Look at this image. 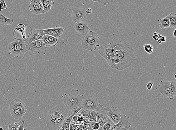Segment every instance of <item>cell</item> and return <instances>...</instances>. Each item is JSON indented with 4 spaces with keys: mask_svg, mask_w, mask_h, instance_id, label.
Masks as SVG:
<instances>
[{
    "mask_svg": "<svg viewBox=\"0 0 176 130\" xmlns=\"http://www.w3.org/2000/svg\"><path fill=\"white\" fill-rule=\"evenodd\" d=\"M116 59L114 68L123 71L128 68L135 61L134 50L132 46L125 43L118 44L114 49Z\"/></svg>",
    "mask_w": 176,
    "mask_h": 130,
    "instance_id": "cell-1",
    "label": "cell"
},
{
    "mask_svg": "<svg viewBox=\"0 0 176 130\" xmlns=\"http://www.w3.org/2000/svg\"><path fill=\"white\" fill-rule=\"evenodd\" d=\"M69 114L64 105H57L48 111L46 126L49 130H58Z\"/></svg>",
    "mask_w": 176,
    "mask_h": 130,
    "instance_id": "cell-2",
    "label": "cell"
},
{
    "mask_svg": "<svg viewBox=\"0 0 176 130\" xmlns=\"http://www.w3.org/2000/svg\"><path fill=\"white\" fill-rule=\"evenodd\" d=\"M176 85L175 81H161L154 91L162 97L173 99L176 95Z\"/></svg>",
    "mask_w": 176,
    "mask_h": 130,
    "instance_id": "cell-3",
    "label": "cell"
},
{
    "mask_svg": "<svg viewBox=\"0 0 176 130\" xmlns=\"http://www.w3.org/2000/svg\"><path fill=\"white\" fill-rule=\"evenodd\" d=\"M78 89H72L69 94H65L62 96L64 105L68 110L71 111L76 108L81 107L83 96L79 95Z\"/></svg>",
    "mask_w": 176,
    "mask_h": 130,
    "instance_id": "cell-4",
    "label": "cell"
},
{
    "mask_svg": "<svg viewBox=\"0 0 176 130\" xmlns=\"http://www.w3.org/2000/svg\"><path fill=\"white\" fill-rule=\"evenodd\" d=\"M100 37L95 32L90 30L83 36L81 45L83 49L90 51H95L97 47L100 46Z\"/></svg>",
    "mask_w": 176,
    "mask_h": 130,
    "instance_id": "cell-5",
    "label": "cell"
},
{
    "mask_svg": "<svg viewBox=\"0 0 176 130\" xmlns=\"http://www.w3.org/2000/svg\"><path fill=\"white\" fill-rule=\"evenodd\" d=\"M10 52L15 57L23 56L27 53L25 44V38L18 39L14 38L12 41L8 44Z\"/></svg>",
    "mask_w": 176,
    "mask_h": 130,
    "instance_id": "cell-6",
    "label": "cell"
},
{
    "mask_svg": "<svg viewBox=\"0 0 176 130\" xmlns=\"http://www.w3.org/2000/svg\"><path fill=\"white\" fill-rule=\"evenodd\" d=\"M83 99L81 107L84 110H89L97 111L99 110L97 98L90 95L89 91L82 94Z\"/></svg>",
    "mask_w": 176,
    "mask_h": 130,
    "instance_id": "cell-7",
    "label": "cell"
},
{
    "mask_svg": "<svg viewBox=\"0 0 176 130\" xmlns=\"http://www.w3.org/2000/svg\"><path fill=\"white\" fill-rule=\"evenodd\" d=\"M26 46L27 51L36 55H41L46 52L47 48L41 40L33 42Z\"/></svg>",
    "mask_w": 176,
    "mask_h": 130,
    "instance_id": "cell-8",
    "label": "cell"
},
{
    "mask_svg": "<svg viewBox=\"0 0 176 130\" xmlns=\"http://www.w3.org/2000/svg\"><path fill=\"white\" fill-rule=\"evenodd\" d=\"M88 14L86 11L83 8H75L72 10L71 18L75 22H84L87 23Z\"/></svg>",
    "mask_w": 176,
    "mask_h": 130,
    "instance_id": "cell-9",
    "label": "cell"
},
{
    "mask_svg": "<svg viewBox=\"0 0 176 130\" xmlns=\"http://www.w3.org/2000/svg\"><path fill=\"white\" fill-rule=\"evenodd\" d=\"M99 110L97 116V122L100 124V126L102 127L104 124L110 120L107 115V112L110 110V108L104 107L101 104H98Z\"/></svg>",
    "mask_w": 176,
    "mask_h": 130,
    "instance_id": "cell-10",
    "label": "cell"
},
{
    "mask_svg": "<svg viewBox=\"0 0 176 130\" xmlns=\"http://www.w3.org/2000/svg\"><path fill=\"white\" fill-rule=\"evenodd\" d=\"M118 43L112 42L109 44H104L99 46V53L105 59L109 56L114 54V48L117 46Z\"/></svg>",
    "mask_w": 176,
    "mask_h": 130,
    "instance_id": "cell-11",
    "label": "cell"
},
{
    "mask_svg": "<svg viewBox=\"0 0 176 130\" xmlns=\"http://www.w3.org/2000/svg\"><path fill=\"white\" fill-rule=\"evenodd\" d=\"M29 7L30 12L33 14L36 15L45 14L40 0H31Z\"/></svg>",
    "mask_w": 176,
    "mask_h": 130,
    "instance_id": "cell-12",
    "label": "cell"
},
{
    "mask_svg": "<svg viewBox=\"0 0 176 130\" xmlns=\"http://www.w3.org/2000/svg\"><path fill=\"white\" fill-rule=\"evenodd\" d=\"M43 29H34L31 32L30 36L25 38L26 46L33 42L41 40L42 37L44 35Z\"/></svg>",
    "mask_w": 176,
    "mask_h": 130,
    "instance_id": "cell-13",
    "label": "cell"
},
{
    "mask_svg": "<svg viewBox=\"0 0 176 130\" xmlns=\"http://www.w3.org/2000/svg\"><path fill=\"white\" fill-rule=\"evenodd\" d=\"M121 113L117 107L112 106L107 112V115L111 121L115 124L120 121L121 116Z\"/></svg>",
    "mask_w": 176,
    "mask_h": 130,
    "instance_id": "cell-14",
    "label": "cell"
},
{
    "mask_svg": "<svg viewBox=\"0 0 176 130\" xmlns=\"http://www.w3.org/2000/svg\"><path fill=\"white\" fill-rule=\"evenodd\" d=\"M129 117L126 115H121L120 121L118 123L114 124L110 130H121L125 127L130 128L131 124L129 122Z\"/></svg>",
    "mask_w": 176,
    "mask_h": 130,
    "instance_id": "cell-15",
    "label": "cell"
},
{
    "mask_svg": "<svg viewBox=\"0 0 176 130\" xmlns=\"http://www.w3.org/2000/svg\"><path fill=\"white\" fill-rule=\"evenodd\" d=\"M9 107L10 109H15L27 112V109L25 103L19 99L12 100L11 101Z\"/></svg>",
    "mask_w": 176,
    "mask_h": 130,
    "instance_id": "cell-16",
    "label": "cell"
},
{
    "mask_svg": "<svg viewBox=\"0 0 176 130\" xmlns=\"http://www.w3.org/2000/svg\"><path fill=\"white\" fill-rule=\"evenodd\" d=\"M75 31L81 34H84L88 31L90 30L88 24L86 22H79L76 23L75 25Z\"/></svg>",
    "mask_w": 176,
    "mask_h": 130,
    "instance_id": "cell-17",
    "label": "cell"
},
{
    "mask_svg": "<svg viewBox=\"0 0 176 130\" xmlns=\"http://www.w3.org/2000/svg\"><path fill=\"white\" fill-rule=\"evenodd\" d=\"M82 109V108H76L73 109V112L72 114L68 116L66 118L65 120H64L63 122L62 125L61 126L60 128H66V129H69V126L74 116L76 114L80 111Z\"/></svg>",
    "mask_w": 176,
    "mask_h": 130,
    "instance_id": "cell-18",
    "label": "cell"
},
{
    "mask_svg": "<svg viewBox=\"0 0 176 130\" xmlns=\"http://www.w3.org/2000/svg\"><path fill=\"white\" fill-rule=\"evenodd\" d=\"M43 6L44 12L47 13L51 10V7L54 4L53 0H40Z\"/></svg>",
    "mask_w": 176,
    "mask_h": 130,
    "instance_id": "cell-19",
    "label": "cell"
},
{
    "mask_svg": "<svg viewBox=\"0 0 176 130\" xmlns=\"http://www.w3.org/2000/svg\"><path fill=\"white\" fill-rule=\"evenodd\" d=\"M11 116L15 120H20L23 118L26 112L14 109H10Z\"/></svg>",
    "mask_w": 176,
    "mask_h": 130,
    "instance_id": "cell-20",
    "label": "cell"
},
{
    "mask_svg": "<svg viewBox=\"0 0 176 130\" xmlns=\"http://www.w3.org/2000/svg\"><path fill=\"white\" fill-rule=\"evenodd\" d=\"M13 19H9L0 12V25L3 26L12 25L13 23Z\"/></svg>",
    "mask_w": 176,
    "mask_h": 130,
    "instance_id": "cell-21",
    "label": "cell"
},
{
    "mask_svg": "<svg viewBox=\"0 0 176 130\" xmlns=\"http://www.w3.org/2000/svg\"><path fill=\"white\" fill-rule=\"evenodd\" d=\"M169 18L170 22V28L176 29V14L174 13H171L166 16Z\"/></svg>",
    "mask_w": 176,
    "mask_h": 130,
    "instance_id": "cell-22",
    "label": "cell"
},
{
    "mask_svg": "<svg viewBox=\"0 0 176 130\" xmlns=\"http://www.w3.org/2000/svg\"><path fill=\"white\" fill-rule=\"evenodd\" d=\"M159 27L161 29H164L169 27L170 22L169 18L166 17L164 18H160L159 20Z\"/></svg>",
    "mask_w": 176,
    "mask_h": 130,
    "instance_id": "cell-23",
    "label": "cell"
},
{
    "mask_svg": "<svg viewBox=\"0 0 176 130\" xmlns=\"http://www.w3.org/2000/svg\"><path fill=\"white\" fill-rule=\"evenodd\" d=\"M81 114L84 117V121L83 123V125L85 126L88 125L90 122L89 118L90 114V110H83Z\"/></svg>",
    "mask_w": 176,
    "mask_h": 130,
    "instance_id": "cell-24",
    "label": "cell"
},
{
    "mask_svg": "<svg viewBox=\"0 0 176 130\" xmlns=\"http://www.w3.org/2000/svg\"><path fill=\"white\" fill-rule=\"evenodd\" d=\"M64 28L62 27L54 28L53 37L57 39L62 37Z\"/></svg>",
    "mask_w": 176,
    "mask_h": 130,
    "instance_id": "cell-25",
    "label": "cell"
},
{
    "mask_svg": "<svg viewBox=\"0 0 176 130\" xmlns=\"http://www.w3.org/2000/svg\"><path fill=\"white\" fill-rule=\"evenodd\" d=\"M105 59L107 61V63H108L109 66H110L111 68H114V64L115 61L116 59V57L115 56L114 54L109 56Z\"/></svg>",
    "mask_w": 176,
    "mask_h": 130,
    "instance_id": "cell-26",
    "label": "cell"
},
{
    "mask_svg": "<svg viewBox=\"0 0 176 130\" xmlns=\"http://www.w3.org/2000/svg\"><path fill=\"white\" fill-rule=\"evenodd\" d=\"M90 122H97V116L98 112L96 111L90 110Z\"/></svg>",
    "mask_w": 176,
    "mask_h": 130,
    "instance_id": "cell-27",
    "label": "cell"
},
{
    "mask_svg": "<svg viewBox=\"0 0 176 130\" xmlns=\"http://www.w3.org/2000/svg\"><path fill=\"white\" fill-rule=\"evenodd\" d=\"M144 49L146 53L150 54L153 52V47L150 44H145L143 46Z\"/></svg>",
    "mask_w": 176,
    "mask_h": 130,
    "instance_id": "cell-28",
    "label": "cell"
},
{
    "mask_svg": "<svg viewBox=\"0 0 176 130\" xmlns=\"http://www.w3.org/2000/svg\"><path fill=\"white\" fill-rule=\"evenodd\" d=\"M47 36L51 43V46H55L58 44L57 38H55L53 36H48V35H47Z\"/></svg>",
    "mask_w": 176,
    "mask_h": 130,
    "instance_id": "cell-29",
    "label": "cell"
},
{
    "mask_svg": "<svg viewBox=\"0 0 176 130\" xmlns=\"http://www.w3.org/2000/svg\"><path fill=\"white\" fill-rule=\"evenodd\" d=\"M114 124L109 120L102 127L103 130H110L111 128L114 125Z\"/></svg>",
    "mask_w": 176,
    "mask_h": 130,
    "instance_id": "cell-30",
    "label": "cell"
},
{
    "mask_svg": "<svg viewBox=\"0 0 176 130\" xmlns=\"http://www.w3.org/2000/svg\"><path fill=\"white\" fill-rule=\"evenodd\" d=\"M41 40L44 44H45L46 47L48 48L51 47V43H50L49 40L47 38V35H44V36L42 37Z\"/></svg>",
    "mask_w": 176,
    "mask_h": 130,
    "instance_id": "cell-31",
    "label": "cell"
},
{
    "mask_svg": "<svg viewBox=\"0 0 176 130\" xmlns=\"http://www.w3.org/2000/svg\"><path fill=\"white\" fill-rule=\"evenodd\" d=\"M19 126L18 122H14L8 126V130H17Z\"/></svg>",
    "mask_w": 176,
    "mask_h": 130,
    "instance_id": "cell-32",
    "label": "cell"
},
{
    "mask_svg": "<svg viewBox=\"0 0 176 130\" xmlns=\"http://www.w3.org/2000/svg\"><path fill=\"white\" fill-rule=\"evenodd\" d=\"M114 1V0H95V2H99L104 6H106L107 5L110 4Z\"/></svg>",
    "mask_w": 176,
    "mask_h": 130,
    "instance_id": "cell-33",
    "label": "cell"
},
{
    "mask_svg": "<svg viewBox=\"0 0 176 130\" xmlns=\"http://www.w3.org/2000/svg\"><path fill=\"white\" fill-rule=\"evenodd\" d=\"M43 31L44 35H48V36H53L54 28L43 29Z\"/></svg>",
    "mask_w": 176,
    "mask_h": 130,
    "instance_id": "cell-34",
    "label": "cell"
},
{
    "mask_svg": "<svg viewBox=\"0 0 176 130\" xmlns=\"http://www.w3.org/2000/svg\"><path fill=\"white\" fill-rule=\"evenodd\" d=\"M25 26L23 25V24H20L18 25L17 27L16 28V30L17 31H19L20 32H21L22 35H23V38H25V37L24 36L23 31L24 29H25Z\"/></svg>",
    "mask_w": 176,
    "mask_h": 130,
    "instance_id": "cell-35",
    "label": "cell"
},
{
    "mask_svg": "<svg viewBox=\"0 0 176 130\" xmlns=\"http://www.w3.org/2000/svg\"><path fill=\"white\" fill-rule=\"evenodd\" d=\"M5 9H8V7L5 2V0H0V12L2 10Z\"/></svg>",
    "mask_w": 176,
    "mask_h": 130,
    "instance_id": "cell-36",
    "label": "cell"
},
{
    "mask_svg": "<svg viewBox=\"0 0 176 130\" xmlns=\"http://www.w3.org/2000/svg\"><path fill=\"white\" fill-rule=\"evenodd\" d=\"M77 119L78 122L79 124H82L84 121V117L81 113H77Z\"/></svg>",
    "mask_w": 176,
    "mask_h": 130,
    "instance_id": "cell-37",
    "label": "cell"
},
{
    "mask_svg": "<svg viewBox=\"0 0 176 130\" xmlns=\"http://www.w3.org/2000/svg\"><path fill=\"white\" fill-rule=\"evenodd\" d=\"M24 123H25V121L24 120H20L19 122H18L19 126H18L17 130H26L24 128Z\"/></svg>",
    "mask_w": 176,
    "mask_h": 130,
    "instance_id": "cell-38",
    "label": "cell"
},
{
    "mask_svg": "<svg viewBox=\"0 0 176 130\" xmlns=\"http://www.w3.org/2000/svg\"><path fill=\"white\" fill-rule=\"evenodd\" d=\"M154 83V82L152 81H150L148 83V84L146 85V88H147L148 90L150 91L151 90L153 87Z\"/></svg>",
    "mask_w": 176,
    "mask_h": 130,
    "instance_id": "cell-39",
    "label": "cell"
},
{
    "mask_svg": "<svg viewBox=\"0 0 176 130\" xmlns=\"http://www.w3.org/2000/svg\"><path fill=\"white\" fill-rule=\"evenodd\" d=\"M100 124L96 122H94L93 126H92V130H98L100 128Z\"/></svg>",
    "mask_w": 176,
    "mask_h": 130,
    "instance_id": "cell-40",
    "label": "cell"
},
{
    "mask_svg": "<svg viewBox=\"0 0 176 130\" xmlns=\"http://www.w3.org/2000/svg\"><path fill=\"white\" fill-rule=\"evenodd\" d=\"M152 38L155 41H157L159 39V34L156 32H154V33L153 36L152 37Z\"/></svg>",
    "mask_w": 176,
    "mask_h": 130,
    "instance_id": "cell-41",
    "label": "cell"
},
{
    "mask_svg": "<svg viewBox=\"0 0 176 130\" xmlns=\"http://www.w3.org/2000/svg\"><path fill=\"white\" fill-rule=\"evenodd\" d=\"M76 126L77 130H82L85 128L83 124H76Z\"/></svg>",
    "mask_w": 176,
    "mask_h": 130,
    "instance_id": "cell-42",
    "label": "cell"
},
{
    "mask_svg": "<svg viewBox=\"0 0 176 130\" xmlns=\"http://www.w3.org/2000/svg\"><path fill=\"white\" fill-rule=\"evenodd\" d=\"M69 130H77L76 127V124L70 123L69 126Z\"/></svg>",
    "mask_w": 176,
    "mask_h": 130,
    "instance_id": "cell-43",
    "label": "cell"
},
{
    "mask_svg": "<svg viewBox=\"0 0 176 130\" xmlns=\"http://www.w3.org/2000/svg\"><path fill=\"white\" fill-rule=\"evenodd\" d=\"M160 39L162 42H166V37L165 36H162Z\"/></svg>",
    "mask_w": 176,
    "mask_h": 130,
    "instance_id": "cell-44",
    "label": "cell"
},
{
    "mask_svg": "<svg viewBox=\"0 0 176 130\" xmlns=\"http://www.w3.org/2000/svg\"><path fill=\"white\" fill-rule=\"evenodd\" d=\"M86 12L87 14H90L92 12V10L90 8H88L86 10Z\"/></svg>",
    "mask_w": 176,
    "mask_h": 130,
    "instance_id": "cell-45",
    "label": "cell"
},
{
    "mask_svg": "<svg viewBox=\"0 0 176 130\" xmlns=\"http://www.w3.org/2000/svg\"><path fill=\"white\" fill-rule=\"evenodd\" d=\"M95 0H84V1L87 3H92L95 2Z\"/></svg>",
    "mask_w": 176,
    "mask_h": 130,
    "instance_id": "cell-46",
    "label": "cell"
},
{
    "mask_svg": "<svg viewBox=\"0 0 176 130\" xmlns=\"http://www.w3.org/2000/svg\"><path fill=\"white\" fill-rule=\"evenodd\" d=\"M176 29H175V30L174 31V32L173 33V37H174V38H176Z\"/></svg>",
    "mask_w": 176,
    "mask_h": 130,
    "instance_id": "cell-47",
    "label": "cell"
},
{
    "mask_svg": "<svg viewBox=\"0 0 176 130\" xmlns=\"http://www.w3.org/2000/svg\"><path fill=\"white\" fill-rule=\"evenodd\" d=\"M59 129H60V130H70L69 129H66V128H59Z\"/></svg>",
    "mask_w": 176,
    "mask_h": 130,
    "instance_id": "cell-48",
    "label": "cell"
},
{
    "mask_svg": "<svg viewBox=\"0 0 176 130\" xmlns=\"http://www.w3.org/2000/svg\"><path fill=\"white\" fill-rule=\"evenodd\" d=\"M157 42H158V43L159 44H161V43H162V42L161 41L160 39H159L157 40Z\"/></svg>",
    "mask_w": 176,
    "mask_h": 130,
    "instance_id": "cell-49",
    "label": "cell"
},
{
    "mask_svg": "<svg viewBox=\"0 0 176 130\" xmlns=\"http://www.w3.org/2000/svg\"><path fill=\"white\" fill-rule=\"evenodd\" d=\"M98 130H103L102 129V127H100V128H99V129H98Z\"/></svg>",
    "mask_w": 176,
    "mask_h": 130,
    "instance_id": "cell-50",
    "label": "cell"
},
{
    "mask_svg": "<svg viewBox=\"0 0 176 130\" xmlns=\"http://www.w3.org/2000/svg\"><path fill=\"white\" fill-rule=\"evenodd\" d=\"M0 130H3V128L2 127H0Z\"/></svg>",
    "mask_w": 176,
    "mask_h": 130,
    "instance_id": "cell-51",
    "label": "cell"
},
{
    "mask_svg": "<svg viewBox=\"0 0 176 130\" xmlns=\"http://www.w3.org/2000/svg\"><path fill=\"white\" fill-rule=\"evenodd\" d=\"M176 74H175V76H174V78H175V79H176Z\"/></svg>",
    "mask_w": 176,
    "mask_h": 130,
    "instance_id": "cell-52",
    "label": "cell"
},
{
    "mask_svg": "<svg viewBox=\"0 0 176 130\" xmlns=\"http://www.w3.org/2000/svg\"><path fill=\"white\" fill-rule=\"evenodd\" d=\"M82 130H89L88 129H85V128H84V129H82Z\"/></svg>",
    "mask_w": 176,
    "mask_h": 130,
    "instance_id": "cell-53",
    "label": "cell"
},
{
    "mask_svg": "<svg viewBox=\"0 0 176 130\" xmlns=\"http://www.w3.org/2000/svg\"><path fill=\"white\" fill-rule=\"evenodd\" d=\"M60 130V129H59L58 130Z\"/></svg>",
    "mask_w": 176,
    "mask_h": 130,
    "instance_id": "cell-54",
    "label": "cell"
}]
</instances>
